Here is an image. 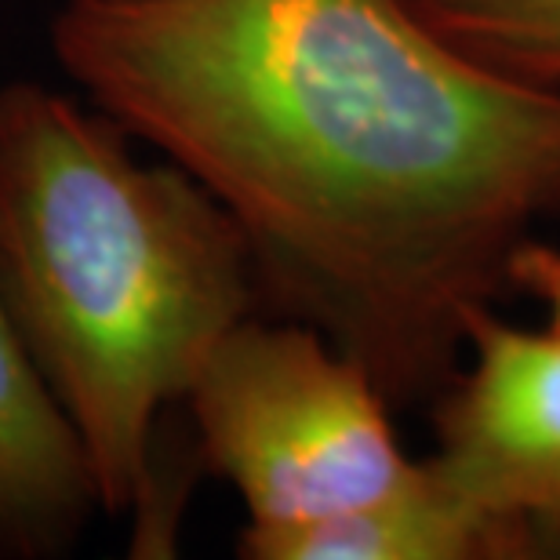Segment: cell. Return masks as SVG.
<instances>
[{"mask_svg": "<svg viewBox=\"0 0 560 560\" xmlns=\"http://www.w3.org/2000/svg\"><path fill=\"white\" fill-rule=\"evenodd\" d=\"M244 560H553L560 542L463 499L419 458L405 485L361 510L237 535Z\"/></svg>", "mask_w": 560, "mask_h": 560, "instance_id": "cell-5", "label": "cell"}, {"mask_svg": "<svg viewBox=\"0 0 560 560\" xmlns=\"http://www.w3.org/2000/svg\"><path fill=\"white\" fill-rule=\"evenodd\" d=\"M416 8L495 70L560 84V0H416Z\"/></svg>", "mask_w": 560, "mask_h": 560, "instance_id": "cell-7", "label": "cell"}, {"mask_svg": "<svg viewBox=\"0 0 560 560\" xmlns=\"http://www.w3.org/2000/svg\"><path fill=\"white\" fill-rule=\"evenodd\" d=\"M183 405L200 466L248 510L244 528L280 532L361 510L419 463L397 441L383 386L302 320L252 313L233 324Z\"/></svg>", "mask_w": 560, "mask_h": 560, "instance_id": "cell-3", "label": "cell"}, {"mask_svg": "<svg viewBox=\"0 0 560 560\" xmlns=\"http://www.w3.org/2000/svg\"><path fill=\"white\" fill-rule=\"evenodd\" d=\"M55 59L237 222L259 310L433 405L466 328L560 222V84L458 48L416 0H66Z\"/></svg>", "mask_w": 560, "mask_h": 560, "instance_id": "cell-1", "label": "cell"}, {"mask_svg": "<svg viewBox=\"0 0 560 560\" xmlns=\"http://www.w3.org/2000/svg\"><path fill=\"white\" fill-rule=\"evenodd\" d=\"M95 506L84 447L0 291V553L59 557Z\"/></svg>", "mask_w": 560, "mask_h": 560, "instance_id": "cell-6", "label": "cell"}, {"mask_svg": "<svg viewBox=\"0 0 560 560\" xmlns=\"http://www.w3.org/2000/svg\"><path fill=\"white\" fill-rule=\"evenodd\" d=\"M510 288L542 302L546 313H550L546 328L560 335V244H550L542 237L524 244L521 255L513 259Z\"/></svg>", "mask_w": 560, "mask_h": 560, "instance_id": "cell-8", "label": "cell"}, {"mask_svg": "<svg viewBox=\"0 0 560 560\" xmlns=\"http://www.w3.org/2000/svg\"><path fill=\"white\" fill-rule=\"evenodd\" d=\"M0 291L70 419L98 510L136 513V557L175 546L156 422L233 324L259 313L237 222L183 167H145L73 98L0 88Z\"/></svg>", "mask_w": 560, "mask_h": 560, "instance_id": "cell-2", "label": "cell"}, {"mask_svg": "<svg viewBox=\"0 0 560 560\" xmlns=\"http://www.w3.org/2000/svg\"><path fill=\"white\" fill-rule=\"evenodd\" d=\"M425 463L458 495L560 542V335L499 306L466 328L458 372L433 397Z\"/></svg>", "mask_w": 560, "mask_h": 560, "instance_id": "cell-4", "label": "cell"}]
</instances>
